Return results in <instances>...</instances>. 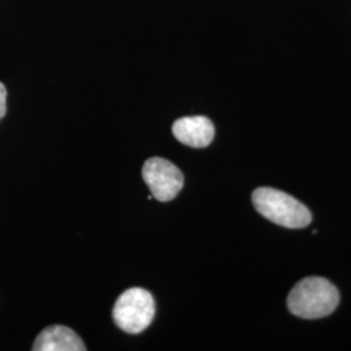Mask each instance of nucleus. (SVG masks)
I'll return each mask as SVG.
<instances>
[{"label": "nucleus", "instance_id": "obj_1", "mask_svg": "<svg viewBox=\"0 0 351 351\" xmlns=\"http://www.w3.org/2000/svg\"><path fill=\"white\" fill-rule=\"evenodd\" d=\"M339 303L337 288L323 277H308L289 293V311L302 319H320L332 314Z\"/></svg>", "mask_w": 351, "mask_h": 351}, {"label": "nucleus", "instance_id": "obj_2", "mask_svg": "<svg viewBox=\"0 0 351 351\" xmlns=\"http://www.w3.org/2000/svg\"><path fill=\"white\" fill-rule=\"evenodd\" d=\"M256 211L277 226L300 229L313 220L310 210L287 193L272 188H259L252 193Z\"/></svg>", "mask_w": 351, "mask_h": 351}, {"label": "nucleus", "instance_id": "obj_3", "mask_svg": "<svg viewBox=\"0 0 351 351\" xmlns=\"http://www.w3.org/2000/svg\"><path fill=\"white\" fill-rule=\"evenodd\" d=\"M113 320L121 330L138 335L150 326L155 316V301L146 289L125 290L113 306Z\"/></svg>", "mask_w": 351, "mask_h": 351}, {"label": "nucleus", "instance_id": "obj_4", "mask_svg": "<svg viewBox=\"0 0 351 351\" xmlns=\"http://www.w3.org/2000/svg\"><path fill=\"white\" fill-rule=\"evenodd\" d=\"M142 177L151 195L160 202L175 199L184 186V175L175 164L164 158H151L142 168Z\"/></svg>", "mask_w": 351, "mask_h": 351}, {"label": "nucleus", "instance_id": "obj_5", "mask_svg": "<svg viewBox=\"0 0 351 351\" xmlns=\"http://www.w3.org/2000/svg\"><path fill=\"white\" fill-rule=\"evenodd\" d=\"M172 132L177 141L195 149L207 147L215 137L213 121L204 116L178 119L172 126Z\"/></svg>", "mask_w": 351, "mask_h": 351}, {"label": "nucleus", "instance_id": "obj_6", "mask_svg": "<svg viewBox=\"0 0 351 351\" xmlns=\"http://www.w3.org/2000/svg\"><path fill=\"white\" fill-rule=\"evenodd\" d=\"M34 351H84V341L71 328L51 326L43 329L33 345Z\"/></svg>", "mask_w": 351, "mask_h": 351}, {"label": "nucleus", "instance_id": "obj_7", "mask_svg": "<svg viewBox=\"0 0 351 351\" xmlns=\"http://www.w3.org/2000/svg\"><path fill=\"white\" fill-rule=\"evenodd\" d=\"M7 112V88L0 82V120Z\"/></svg>", "mask_w": 351, "mask_h": 351}]
</instances>
